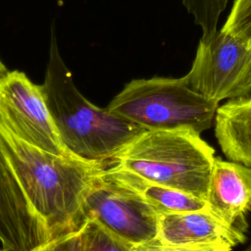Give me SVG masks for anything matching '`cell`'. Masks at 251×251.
<instances>
[{"label": "cell", "instance_id": "6da1fadb", "mask_svg": "<svg viewBox=\"0 0 251 251\" xmlns=\"http://www.w3.org/2000/svg\"><path fill=\"white\" fill-rule=\"evenodd\" d=\"M0 149L45 222L50 239L79 230L86 220V197L104 165L36 147L14 134L1 118Z\"/></svg>", "mask_w": 251, "mask_h": 251}, {"label": "cell", "instance_id": "7a4b0ae2", "mask_svg": "<svg viewBox=\"0 0 251 251\" xmlns=\"http://www.w3.org/2000/svg\"><path fill=\"white\" fill-rule=\"evenodd\" d=\"M40 87L60 139L73 155L105 166L145 130L81 94L60 54L54 28Z\"/></svg>", "mask_w": 251, "mask_h": 251}, {"label": "cell", "instance_id": "3957f363", "mask_svg": "<svg viewBox=\"0 0 251 251\" xmlns=\"http://www.w3.org/2000/svg\"><path fill=\"white\" fill-rule=\"evenodd\" d=\"M214 153L194 130H144L105 166L130 172L205 201Z\"/></svg>", "mask_w": 251, "mask_h": 251}, {"label": "cell", "instance_id": "277c9868", "mask_svg": "<svg viewBox=\"0 0 251 251\" xmlns=\"http://www.w3.org/2000/svg\"><path fill=\"white\" fill-rule=\"evenodd\" d=\"M219 103L191 89L184 77L132 79L106 107L145 130L210 128Z\"/></svg>", "mask_w": 251, "mask_h": 251}, {"label": "cell", "instance_id": "5b68a950", "mask_svg": "<svg viewBox=\"0 0 251 251\" xmlns=\"http://www.w3.org/2000/svg\"><path fill=\"white\" fill-rule=\"evenodd\" d=\"M188 86L219 103L251 95V46L220 29L199 40L189 72Z\"/></svg>", "mask_w": 251, "mask_h": 251}, {"label": "cell", "instance_id": "8992f818", "mask_svg": "<svg viewBox=\"0 0 251 251\" xmlns=\"http://www.w3.org/2000/svg\"><path fill=\"white\" fill-rule=\"evenodd\" d=\"M0 118L19 138L54 154H72L60 139L40 85L25 73L8 72L0 80Z\"/></svg>", "mask_w": 251, "mask_h": 251}, {"label": "cell", "instance_id": "52a82bcc", "mask_svg": "<svg viewBox=\"0 0 251 251\" xmlns=\"http://www.w3.org/2000/svg\"><path fill=\"white\" fill-rule=\"evenodd\" d=\"M84 213L85 219L133 246L158 235L159 214L131 190L102 175L86 197Z\"/></svg>", "mask_w": 251, "mask_h": 251}, {"label": "cell", "instance_id": "ba28073f", "mask_svg": "<svg viewBox=\"0 0 251 251\" xmlns=\"http://www.w3.org/2000/svg\"><path fill=\"white\" fill-rule=\"evenodd\" d=\"M50 240L47 226L35 211L0 149V244L5 251H31Z\"/></svg>", "mask_w": 251, "mask_h": 251}, {"label": "cell", "instance_id": "9c48e42d", "mask_svg": "<svg viewBox=\"0 0 251 251\" xmlns=\"http://www.w3.org/2000/svg\"><path fill=\"white\" fill-rule=\"evenodd\" d=\"M205 202L222 223L244 231L251 211V168L215 157Z\"/></svg>", "mask_w": 251, "mask_h": 251}, {"label": "cell", "instance_id": "30bf717a", "mask_svg": "<svg viewBox=\"0 0 251 251\" xmlns=\"http://www.w3.org/2000/svg\"><path fill=\"white\" fill-rule=\"evenodd\" d=\"M157 238L175 245L227 243L232 247L246 239L243 231L230 227L208 209L159 214Z\"/></svg>", "mask_w": 251, "mask_h": 251}, {"label": "cell", "instance_id": "8fae6325", "mask_svg": "<svg viewBox=\"0 0 251 251\" xmlns=\"http://www.w3.org/2000/svg\"><path fill=\"white\" fill-rule=\"evenodd\" d=\"M215 135L225 156L251 168V97L229 99L218 106Z\"/></svg>", "mask_w": 251, "mask_h": 251}, {"label": "cell", "instance_id": "7c38bea8", "mask_svg": "<svg viewBox=\"0 0 251 251\" xmlns=\"http://www.w3.org/2000/svg\"><path fill=\"white\" fill-rule=\"evenodd\" d=\"M102 176L128 188L158 214L208 209L206 202L196 196L147 180L119 168L104 166Z\"/></svg>", "mask_w": 251, "mask_h": 251}, {"label": "cell", "instance_id": "4fadbf2b", "mask_svg": "<svg viewBox=\"0 0 251 251\" xmlns=\"http://www.w3.org/2000/svg\"><path fill=\"white\" fill-rule=\"evenodd\" d=\"M132 247L92 219L80 228V251H131Z\"/></svg>", "mask_w": 251, "mask_h": 251}, {"label": "cell", "instance_id": "5bb4252c", "mask_svg": "<svg viewBox=\"0 0 251 251\" xmlns=\"http://www.w3.org/2000/svg\"><path fill=\"white\" fill-rule=\"evenodd\" d=\"M221 29L251 46V0H234Z\"/></svg>", "mask_w": 251, "mask_h": 251}, {"label": "cell", "instance_id": "9a60e30c", "mask_svg": "<svg viewBox=\"0 0 251 251\" xmlns=\"http://www.w3.org/2000/svg\"><path fill=\"white\" fill-rule=\"evenodd\" d=\"M231 249L232 246L227 243L175 245L164 243L156 237L149 241L134 245L131 251H230Z\"/></svg>", "mask_w": 251, "mask_h": 251}, {"label": "cell", "instance_id": "2e32d148", "mask_svg": "<svg viewBox=\"0 0 251 251\" xmlns=\"http://www.w3.org/2000/svg\"><path fill=\"white\" fill-rule=\"evenodd\" d=\"M31 251H80V229L50 239Z\"/></svg>", "mask_w": 251, "mask_h": 251}, {"label": "cell", "instance_id": "e0dca14e", "mask_svg": "<svg viewBox=\"0 0 251 251\" xmlns=\"http://www.w3.org/2000/svg\"><path fill=\"white\" fill-rule=\"evenodd\" d=\"M228 0H181L183 4L190 5V6H213V5H219L227 2Z\"/></svg>", "mask_w": 251, "mask_h": 251}, {"label": "cell", "instance_id": "ac0fdd59", "mask_svg": "<svg viewBox=\"0 0 251 251\" xmlns=\"http://www.w3.org/2000/svg\"><path fill=\"white\" fill-rule=\"evenodd\" d=\"M8 70H7V68L5 67V65L2 63V61L0 60V80L8 74Z\"/></svg>", "mask_w": 251, "mask_h": 251}, {"label": "cell", "instance_id": "d6986e66", "mask_svg": "<svg viewBox=\"0 0 251 251\" xmlns=\"http://www.w3.org/2000/svg\"><path fill=\"white\" fill-rule=\"evenodd\" d=\"M245 251H251V248H248L247 250H245Z\"/></svg>", "mask_w": 251, "mask_h": 251}]
</instances>
